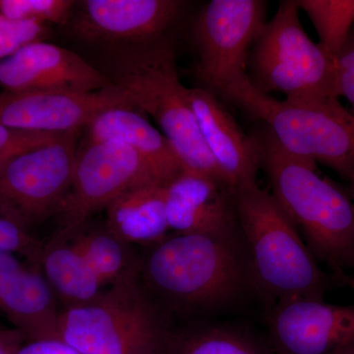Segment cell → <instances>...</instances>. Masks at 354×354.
Wrapping results in <instances>:
<instances>
[{
    "label": "cell",
    "instance_id": "obj_1",
    "mask_svg": "<svg viewBox=\"0 0 354 354\" xmlns=\"http://www.w3.org/2000/svg\"><path fill=\"white\" fill-rule=\"evenodd\" d=\"M139 274L162 309L185 313L220 308L253 286L241 230L165 237L140 258Z\"/></svg>",
    "mask_w": 354,
    "mask_h": 354
},
{
    "label": "cell",
    "instance_id": "obj_2",
    "mask_svg": "<svg viewBox=\"0 0 354 354\" xmlns=\"http://www.w3.org/2000/svg\"><path fill=\"white\" fill-rule=\"evenodd\" d=\"M248 136L272 196L304 234L316 260L344 278L354 269L353 200L321 176L315 162L286 152L263 123Z\"/></svg>",
    "mask_w": 354,
    "mask_h": 354
},
{
    "label": "cell",
    "instance_id": "obj_3",
    "mask_svg": "<svg viewBox=\"0 0 354 354\" xmlns=\"http://www.w3.org/2000/svg\"><path fill=\"white\" fill-rule=\"evenodd\" d=\"M106 50L108 73L104 75L130 95L140 113L152 116L184 169L227 186L203 141L188 101V88L179 79L174 35Z\"/></svg>",
    "mask_w": 354,
    "mask_h": 354
},
{
    "label": "cell",
    "instance_id": "obj_4",
    "mask_svg": "<svg viewBox=\"0 0 354 354\" xmlns=\"http://www.w3.org/2000/svg\"><path fill=\"white\" fill-rule=\"evenodd\" d=\"M253 288L270 299L324 300L330 279L270 191L257 184L232 189Z\"/></svg>",
    "mask_w": 354,
    "mask_h": 354
},
{
    "label": "cell",
    "instance_id": "obj_5",
    "mask_svg": "<svg viewBox=\"0 0 354 354\" xmlns=\"http://www.w3.org/2000/svg\"><path fill=\"white\" fill-rule=\"evenodd\" d=\"M171 330L138 268L92 301L60 312L58 341L79 354H165Z\"/></svg>",
    "mask_w": 354,
    "mask_h": 354
},
{
    "label": "cell",
    "instance_id": "obj_6",
    "mask_svg": "<svg viewBox=\"0 0 354 354\" xmlns=\"http://www.w3.org/2000/svg\"><path fill=\"white\" fill-rule=\"evenodd\" d=\"M247 77L263 94L281 93L292 104L339 102L335 58L305 32L295 0L279 2L266 22L249 53Z\"/></svg>",
    "mask_w": 354,
    "mask_h": 354
},
{
    "label": "cell",
    "instance_id": "obj_7",
    "mask_svg": "<svg viewBox=\"0 0 354 354\" xmlns=\"http://www.w3.org/2000/svg\"><path fill=\"white\" fill-rule=\"evenodd\" d=\"M223 97L269 128L286 152L330 167L348 183L353 180L354 115L339 102L277 101L254 88L248 77L232 84Z\"/></svg>",
    "mask_w": 354,
    "mask_h": 354
},
{
    "label": "cell",
    "instance_id": "obj_8",
    "mask_svg": "<svg viewBox=\"0 0 354 354\" xmlns=\"http://www.w3.org/2000/svg\"><path fill=\"white\" fill-rule=\"evenodd\" d=\"M79 133L18 153L0 171V213L28 230L58 216L71 188Z\"/></svg>",
    "mask_w": 354,
    "mask_h": 354
},
{
    "label": "cell",
    "instance_id": "obj_9",
    "mask_svg": "<svg viewBox=\"0 0 354 354\" xmlns=\"http://www.w3.org/2000/svg\"><path fill=\"white\" fill-rule=\"evenodd\" d=\"M264 0H212L193 25L197 77L216 97L247 77L253 44L266 24Z\"/></svg>",
    "mask_w": 354,
    "mask_h": 354
},
{
    "label": "cell",
    "instance_id": "obj_10",
    "mask_svg": "<svg viewBox=\"0 0 354 354\" xmlns=\"http://www.w3.org/2000/svg\"><path fill=\"white\" fill-rule=\"evenodd\" d=\"M147 184L160 185L144 158L129 146L116 140L85 142L78 149L71 188L57 216L55 234L69 239L121 194Z\"/></svg>",
    "mask_w": 354,
    "mask_h": 354
},
{
    "label": "cell",
    "instance_id": "obj_11",
    "mask_svg": "<svg viewBox=\"0 0 354 354\" xmlns=\"http://www.w3.org/2000/svg\"><path fill=\"white\" fill-rule=\"evenodd\" d=\"M185 6L180 0H83L68 23L76 38L111 50L172 34Z\"/></svg>",
    "mask_w": 354,
    "mask_h": 354
},
{
    "label": "cell",
    "instance_id": "obj_12",
    "mask_svg": "<svg viewBox=\"0 0 354 354\" xmlns=\"http://www.w3.org/2000/svg\"><path fill=\"white\" fill-rule=\"evenodd\" d=\"M268 325L276 354L354 353V304L288 298L276 302Z\"/></svg>",
    "mask_w": 354,
    "mask_h": 354
},
{
    "label": "cell",
    "instance_id": "obj_13",
    "mask_svg": "<svg viewBox=\"0 0 354 354\" xmlns=\"http://www.w3.org/2000/svg\"><path fill=\"white\" fill-rule=\"evenodd\" d=\"M118 106L136 109L130 95L113 83L90 93L3 91L0 124L22 131L65 134L85 129L97 114Z\"/></svg>",
    "mask_w": 354,
    "mask_h": 354
},
{
    "label": "cell",
    "instance_id": "obj_14",
    "mask_svg": "<svg viewBox=\"0 0 354 354\" xmlns=\"http://www.w3.org/2000/svg\"><path fill=\"white\" fill-rule=\"evenodd\" d=\"M111 85L82 57L48 41H32L0 60V87L6 92L90 93Z\"/></svg>",
    "mask_w": 354,
    "mask_h": 354
},
{
    "label": "cell",
    "instance_id": "obj_15",
    "mask_svg": "<svg viewBox=\"0 0 354 354\" xmlns=\"http://www.w3.org/2000/svg\"><path fill=\"white\" fill-rule=\"evenodd\" d=\"M0 311L30 342L58 341L60 312L39 264L0 254Z\"/></svg>",
    "mask_w": 354,
    "mask_h": 354
},
{
    "label": "cell",
    "instance_id": "obj_16",
    "mask_svg": "<svg viewBox=\"0 0 354 354\" xmlns=\"http://www.w3.org/2000/svg\"><path fill=\"white\" fill-rule=\"evenodd\" d=\"M165 209L169 228L177 234L239 230L232 188L199 172L184 169L165 187Z\"/></svg>",
    "mask_w": 354,
    "mask_h": 354
},
{
    "label": "cell",
    "instance_id": "obj_17",
    "mask_svg": "<svg viewBox=\"0 0 354 354\" xmlns=\"http://www.w3.org/2000/svg\"><path fill=\"white\" fill-rule=\"evenodd\" d=\"M188 101L203 141L228 187L257 184L259 167L252 142L218 97L201 87L188 88Z\"/></svg>",
    "mask_w": 354,
    "mask_h": 354
},
{
    "label": "cell",
    "instance_id": "obj_18",
    "mask_svg": "<svg viewBox=\"0 0 354 354\" xmlns=\"http://www.w3.org/2000/svg\"><path fill=\"white\" fill-rule=\"evenodd\" d=\"M86 142L116 140L139 153L160 185L167 187L184 171V165L164 133L136 109H106L88 123Z\"/></svg>",
    "mask_w": 354,
    "mask_h": 354
},
{
    "label": "cell",
    "instance_id": "obj_19",
    "mask_svg": "<svg viewBox=\"0 0 354 354\" xmlns=\"http://www.w3.org/2000/svg\"><path fill=\"white\" fill-rule=\"evenodd\" d=\"M106 227L127 243L150 246L167 237L165 186H136L106 207Z\"/></svg>",
    "mask_w": 354,
    "mask_h": 354
},
{
    "label": "cell",
    "instance_id": "obj_20",
    "mask_svg": "<svg viewBox=\"0 0 354 354\" xmlns=\"http://www.w3.org/2000/svg\"><path fill=\"white\" fill-rule=\"evenodd\" d=\"M39 265L65 309L88 304L101 292V283L69 239L53 235L43 245Z\"/></svg>",
    "mask_w": 354,
    "mask_h": 354
},
{
    "label": "cell",
    "instance_id": "obj_21",
    "mask_svg": "<svg viewBox=\"0 0 354 354\" xmlns=\"http://www.w3.org/2000/svg\"><path fill=\"white\" fill-rule=\"evenodd\" d=\"M69 239L102 286L113 285L139 268L140 258L135 257L131 244L121 239L106 225L91 228L84 225Z\"/></svg>",
    "mask_w": 354,
    "mask_h": 354
},
{
    "label": "cell",
    "instance_id": "obj_22",
    "mask_svg": "<svg viewBox=\"0 0 354 354\" xmlns=\"http://www.w3.org/2000/svg\"><path fill=\"white\" fill-rule=\"evenodd\" d=\"M165 354H269L249 335L221 327L171 330Z\"/></svg>",
    "mask_w": 354,
    "mask_h": 354
},
{
    "label": "cell",
    "instance_id": "obj_23",
    "mask_svg": "<svg viewBox=\"0 0 354 354\" xmlns=\"http://www.w3.org/2000/svg\"><path fill=\"white\" fill-rule=\"evenodd\" d=\"M313 23L320 46L333 57L341 53L354 26V0H295Z\"/></svg>",
    "mask_w": 354,
    "mask_h": 354
},
{
    "label": "cell",
    "instance_id": "obj_24",
    "mask_svg": "<svg viewBox=\"0 0 354 354\" xmlns=\"http://www.w3.org/2000/svg\"><path fill=\"white\" fill-rule=\"evenodd\" d=\"M75 4L72 0H0V14L14 21L68 24Z\"/></svg>",
    "mask_w": 354,
    "mask_h": 354
},
{
    "label": "cell",
    "instance_id": "obj_25",
    "mask_svg": "<svg viewBox=\"0 0 354 354\" xmlns=\"http://www.w3.org/2000/svg\"><path fill=\"white\" fill-rule=\"evenodd\" d=\"M48 25L37 21H14L0 14V60L13 55L26 44L44 41Z\"/></svg>",
    "mask_w": 354,
    "mask_h": 354
},
{
    "label": "cell",
    "instance_id": "obj_26",
    "mask_svg": "<svg viewBox=\"0 0 354 354\" xmlns=\"http://www.w3.org/2000/svg\"><path fill=\"white\" fill-rule=\"evenodd\" d=\"M41 249L43 244L32 236L31 230L0 213V254L24 256L29 262L39 264Z\"/></svg>",
    "mask_w": 354,
    "mask_h": 354
},
{
    "label": "cell",
    "instance_id": "obj_27",
    "mask_svg": "<svg viewBox=\"0 0 354 354\" xmlns=\"http://www.w3.org/2000/svg\"><path fill=\"white\" fill-rule=\"evenodd\" d=\"M62 135L64 134L22 131L0 124V156L25 152L53 141Z\"/></svg>",
    "mask_w": 354,
    "mask_h": 354
},
{
    "label": "cell",
    "instance_id": "obj_28",
    "mask_svg": "<svg viewBox=\"0 0 354 354\" xmlns=\"http://www.w3.org/2000/svg\"><path fill=\"white\" fill-rule=\"evenodd\" d=\"M337 86L339 97H344L354 115V26L341 53L335 57Z\"/></svg>",
    "mask_w": 354,
    "mask_h": 354
},
{
    "label": "cell",
    "instance_id": "obj_29",
    "mask_svg": "<svg viewBox=\"0 0 354 354\" xmlns=\"http://www.w3.org/2000/svg\"><path fill=\"white\" fill-rule=\"evenodd\" d=\"M26 339L20 330L0 329V354H15Z\"/></svg>",
    "mask_w": 354,
    "mask_h": 354
},
{
    "label": "cell",
    "instance_id": "obj_30",
    "mask_svg": "<svg viewBox=\"0 0 354 354\" xmlns=\"http://www.w3.org/2000/svg\"><path fill=\"white\" fill-rule=\"evenodd\" d=\"M18 153H6V155L0 156V171H1L2 169L6 167L7 162H8L11 158L15 157L16 155H18Z\"/></svg>",
    "mask_w": 354,
    "mask_h": 354
},
{
    "label": "cell",
    "instance_id": "obj_31",
    "mask_svg": "<svg viewBox=\"0 0 354 354\" xmlns=\"http://www.w3.org/2000/svg\"><path fill=\"white\" fill-rule=\"evenodd\" d=\"M342 279H344L346 285L354 291V276H344Z\"/></svg>",
    "mask_w": 354,
    "mask_h": 354
},
{
    "label": "cell",
    "instance_id": "obj_32",
    "mask_svg": "<svg viewBox=\"0 0 354 354\" xmlns=\"http://www.w3.org/2000/svg\"><path fill=\"white\" fill-rule=\"evenodd\" d=\"M348 195L354 201V177L351 183H348Z\"/></svg>",
    "mask_w": 354,
    "mask_h": 354
},
{
    "label": "cell",
    "instance_id": "obj_33",
    "mask_svg": "<svg viewBox=\"0 0 354 354\" xmlns=\"http://www.w3.org/2000/svg\"><path fill=\"white\" fill-rule=\"evenodd\" d=\"M353 354H354V353H353Z\"/></svg>",
    "mask_w": 354,
    "mask_h": 354
}]
</instances>
